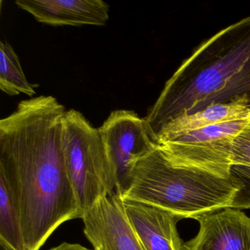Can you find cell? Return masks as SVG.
Segmentation results:
<instances>
[{
	"mask_svg": "<svg viewBox=\"0 0 250 250\" xmlns=\"http://www.w3.org/2000/svg\"><path fill=\"white\" fill-rule=\"evenodd\" d=\"M0 243L11 250H26L20 205L12 187L1 173Z\"/></svg>",
	"mask_w": 250,
	"mask_h": 250,
	"instance_id": "12",
	"label": "cell"
},
{
	"mask_svg": "<svg viewBox=\"0 0 250 250\" xmlns=\"http://www.w3.org/2000/svg\"><path fill=\"white\" fill-rule=\"evenodd\" d=\"M240 183L233 177L172 165L157 145L136 165L121 198L167 210L180 219L192 218L230 208Z\"/></svg>",
	"mask_w": 250,
	"mask_h": 250,
	"instance_id": "3",
	"label": "cell"
},
{
	"mask_svg": "<svg viewBox=\"0 0 250 250\" xmlns=\"http://www.w3.org/2000/svg\"><path fill=\"white\" fill-rule=\"evenodd\" d=\"M231 159L232 165L250 167V121L233 140Z\"/></svg>",
	"mask_w": 250,
	"mask_h": 250,
	"instance_id": "15",
	"label": "cell"
},
{
	"mask_svg": "<svg viewBox=\"0 0 250 250\" xmlns=\"http://www.w3.org/2000/svg\"><path fill=\"white\" fill-rule=\"evenodd\" d=\"M230 175L240 183L239 189L235 193L230 208L250 209V167L232 165Z\"/></svg>",
	"mask_w": 250,
	"mask_h": 250,
	"instance_id": "14",
	"label": "cell"
},
{
	"mask_svg": "<svg viewBox=\"0 0 250 250\" xmlns=\"http://www.w3.org/2000/svg\"><path fill=\"white\" fill-rule=\"evenodd\" d=\"M82 219L94 250H146L116 192L100 199Z\"/></svg>",
	"mask_w": 250,
	"mask_h": 250,
	"instance_id": "7",
	"label": "cell"
},
{
	"mask_svg": "<svg viewBox=\"0 0 250 250\" xmlns=\"http://www.w3.org/2000/svg\"><path fill=\"white\" fill-rule=\"evenodd\" d=\"M19 8L52 26H104L109 5L102 0H17Z\"/></svg>",
	"mask_w": 250,
	"mask_h": 250,
	"instance_id": "9",
	"label": "cell"
},
{
	"mask_svg": "<svg viewBox=\"0 0 250 250\" xmlns=\"http://www.w3.org/2000/svg\"><path fill=\"white\" fill-rule=\"evenodd\" d=\"M244 119H250V99L247 96L170 120L158 130L153 141L162 144L210 125Z\"/></svg>",
	"mask_w": 250,
	"mask_h": 250,
	"instance_id": "11",
	"label": "cell"
},
{
	"mask_svg": "<svg viewBox=\"0 0 250 250\" xmlns=\"http://www.w3.org/2000/svg\"><path fill=\"white\" fill-rule=\"evenodd\" d=\"M130 223L146 250H183L173 213L135 200L122 199Z\"/></svg>",
	"mask_w": 250,
	"mask_h": 250,
	"instance_id": "10",
	"label": "cell"
},
{
	"mask_svg": "<svg viewBox=\"0 0 250 250\" xmlns=\"http://www.w3.org/2000/svg\"><path fill=\"white\" fill-rule=\"evenodd\" d=\"M196 220L198 233L183 250H250V218L241 210L226 208Z\"/></svg>",
	"mask_w": 250,
	"mask_h": 250,
	"instance_id": "8",
	"label": "cell"
},
{
	"mask_svg": "<svg viewBox=\"0 0 250 250\" xmlns=\"http://www.w3.org/2000/svg\"><path fill=\"white\" fill-rule=\"evenodd\" d=\"M36 85L26 78L18 55L7 42H0V89L8 96L36 94Z\"/></svg>",
	"mask_w": 250,
	"mask_h": 250,
	"instance_id": "13",
	"label": "cell"
},
{
	"mask_svg": "<svg viewBox=\"0 0 250 250\" xmlns=\"http://www.w3.org/2000/svg\"><path fill=\"white\" fill-rule=\"evenodd\" d=\"M106 160L116 184L115 192H126L139 161L156 146L144 118L134 111H114L99 128Z\"/></svg>",
	"mask_w": 250,
	"mask_h": 250,
	"instance_id": "6",
	"label": "cell"
},
{
	"mask_svg": "<svg viewBox=\"0 0 250 250\" xmlns=\"http://www.w3.org/2000/svg\"><path fill=\"white\" fill-rule=\"evenodd\" d=\"M49 250H90L79 244L63 242Z\"/></svg>",
	"mask_w": 250,
	"mask_h": 250,
	"instance_id": "16",
	"label": "cell"
},
{
	"mask_svg": "<svg viewBox=\"0 0 250 250\" xmlns=\"http://www.w3.org/2000/svg\"><path fill=\"white\" fill-rule=\"evenodd\" d=\"M250 99V16L201 43L167 81L144 118L153 140L158 130L181 115Z\"/></svg>",
	"mask_w": 250,
	"mask_h": 250,
	"instance_id": "2",
	"label": "cell"
},
{
	"mask_svg": "<svg viewBox=\"0 0 250 250\" xmlns=\"http://www.w3.org/2000/svg\"><path fill=\"white\" fill-rule=\"evenodd\" d=\"M65 107L52 96L21 101L0 121V173L21 210L26 250H39L67 221L82 219L61 144Z\"/></svg>",
	"mask_w": 250,
	"mask_h": 250,
	"instance_id": "1",
	"label": "cell"
},
{
	"mask_svg": "<svg viewBox=\"0 0 250 250\" xmlns=\"http://www.w3.org/2000/svg\"><path fill=\"white\" fill-rule=\"evenodd\" d=\"M0 250H9V249L8 248V247H5L4 244H1L0 243Z\"/></svg>",
	"mask_w": 250,
	"mask_h": 250,
	"instance_id": "17",
	"label": "cell"
},
{
	"mask_svg": "<svg viewBox=\"0 0 250 250\" xmlns=\"http://www.w3.org/2000/svg\"><path fill=\"white\" fill-rule=\"evenodd\" d=\"M64 163L83 218L98 201L115 192L99 129L75 109L66 111L61 136Z\"/></svg>",
	"mask_w": 250,
	"mask_h": 250,
	"instance_id": "4",
	"label": "cell"
},
{
	"mask_svg": "<svg viewBox=\"0 0 250 250\" xmlns=\"http://www.w3.org/2000/svg\"><path fill=\"white\" fill-rule=\"evenodd\" d=\"M250 121L238 120L210 125L156 145L174 166L229 178L232 143Z\"/></svg>",
	"mask_w": 250,
	"mask_h": 250,
	"instance_id": "5",
	"label": "cell"
}]
</instances>
